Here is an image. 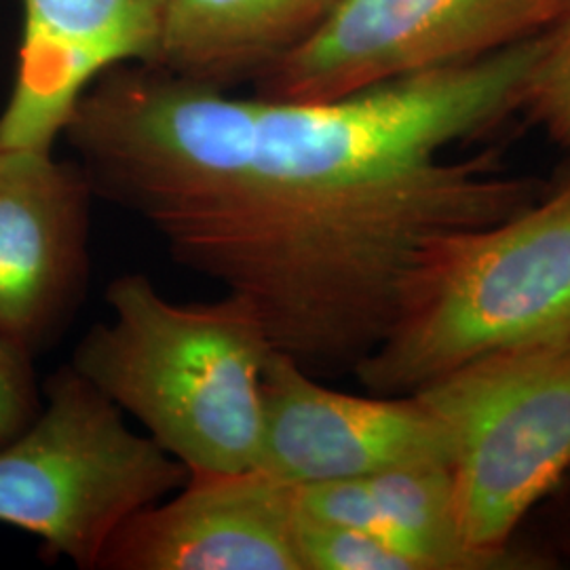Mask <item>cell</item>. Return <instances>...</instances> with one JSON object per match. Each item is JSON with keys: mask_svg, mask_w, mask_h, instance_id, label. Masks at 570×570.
<instances>
[{"mask_svg": "<svg viewBox=\"0 0 570 570\" xmlns=\"http://www.w3.org/2000/svg\"><path fill=\"white\" fill-rule=\"evenodd\" d=\"M539 37L324 102L239 98L159 66L94 82L63 129L100 202L258 315L313 374L387 338L431 249L548 188L452 146L522 112Z\"/></svg>", "mask_w": 570, "mask_h": 570, "instance_id": "obj_1", "label": "cell"}, {"mask_svg": "<svg viewBox=\"0 0 570 570\" xmlns=\"http://www.w3.org/2000/svg\"><path fill=\"white\" fill-rule=\"evenodd\" d=\"M104 298L110 317L82 334L70 366L190 473L256 468L275 346L249 305L176 303L144 273H122Z\"/></svg>", "mask_w": 570, "mask_h": 570, "instance_id": "obj_2", "label": "cell"}, {"mask_svg": "<svg viewBox=\"0 0 570 570\" xmlns=\"http://www.w3.org/2000/svg\"><path fill=\"white\" fill-rule=\"evenodd\" d=\"M570 332V197L546 193L510 220L431 249L387 338L353 374L407 395L494 353Z\"/></svg>", "mask_w": 570, "mask_h": 570, "instance_id": "obj_3", "label": "cell"}, {"mask_svg": "<svg viewBox=\"0 0 570 570\" xmlns=\"http://www.w3.org/2000/svg\"><path fill=\"white\" fill-rule=\"evenodd\" d=\"M188 468L70 364L42 383L37 419L0 449V524L41 539L47 558L100 570L115 534L183 489Z\"/></svg>", "mask_w": 570, "mask_h": 570, "instance_id": "obj_4", "label": "cell"}, {"mask_svg": "<svg viewBox=\"0 0 570 570\" xmlns=\"http://www.w3.org/2000/svg\"><path fill=\"white\" fill-rule=\"evenodd\" d=\"M449 440L463 537L490 556L570 473V332L459 367L414 391Z\"/></svg>", "mask_w": 570, "mask_h": 570, "instance_id": "obj_5", "label": "cell"}, {"mask_svg": "<svg viewBox=\"0 0 570 570\" xmlns=\"http://www.w3.org/2000/svg\"><path fill=\"white\" fill-rule=\"evenodd\" d=\"M558 7L560 0H336L252 89L287 102L343 98L530 41Z\"/></svg>", "mask_w": 570, "mask_h": 570, "instance_id": "obj_6", "label": "cell"}, {"mask_svg": "<svg viewBox=\"0 0 570 570\" xmlns=\"http://www.w3.org/2000/svg\"><path fill=\"white\" fill-rule=\"evenodd\" d=\"M96 199L77 159L0 148V338L32 360L87 298Z\"/></svg>", "mask_w": 570, "mask_h": 570, "instance_id": "obj_7", "label": "cell"}, {"mask_svg": "<svg viewBox=\"0 0 570 570\" xmlns=\"http://www.w3.org/2000/svg\"><path fill=\"white\" fill-rule=\"evenodd\" d=\"M431 459L449 463L446 431L414 393L336 391L289 355L271 353L256 468L294 487H311Z\"/></svg>", "mask_w": 570, "mask_h": 570, "instance_id": "obj_8", "label": "cell"}, {"mask_svg": "<svg viewBox=\"0 0 570 570\" xmlns=\"http://www.w3.org/2000/svg\"><path fill=\"white\" fill-rule=\"evenodd\" d=\"M298 487L254 468L190 473L134 515L100 570H303Z\"/></svg>", "mask_w": 570, "mask_h": 570, "instance_id": "obj_9", "label": "cell"}, {"mask_svg": "<svg viewBox=\"0 0 570 570\" xmlns=\"http://www.w3.org/2000/svg\"><path fill=\"white\" fill-rule=\"evenodd\" d=\"M165 0H21L0 148L53 150L85 91L122 63L157 66Z\"/></svg>", "mask_w": 570, "mask_h": 570, "instance_id": "obj_10", "label": "cell"}, {"mask_svg": "<svg viewBox=\"0 0 570 570\" xmlns=\"http://www.w3.org/2000/svg\"><path fill=\"white\" fill-rule=\"evenodd\" d=\"M301 511L330 524L364 530L404 553L416 570H541L546 556L473 550L459 524L446 461H416L357 480L298 487Z\"/></svg>", "mask_w": 570, "mask_h": 570, "instance_id": "obj_11", "label": "cell"}, {"mask_svg": "<svg viewBox=\"0 0 570 570\" xmlns=\"http://www.w3.org/2000/svg\"><path fill=\"white\" fill-rule=\"evenodd\" d=\"M336 0H165L159 68L235 89L256 81L326 18Z\"/></svg>", "mask_w": 570, "mask_h": 570, "instance_id": "obj_12", "label": "cell"}, {"mask_svg": "<svg viewBox=\"0 0 570 570\" xmlns=\"http://www.w3.org/2000/svg\"><path fill=\"white\" fill-rule=\"evenodd\" d=\"M522 112L570 153V0H560L550 26L539 35Z\"/></svg>", "mask_w": 570, "mask_h": 570, "instance_id": "obj_13", "label": "cell"}, {"mask_svg": "<svg viewBox=\"0 0 570 570\" xmlns=\"http://www.w3.org/2000/svg\"><path fill=\"white\" fill-rule=\"evenodd\" d=\"M303 570H416L404 553L364 530L298 518Z\"/></svg>", "mask_w": 570, "mask_h": 570, "instance_id": "obj_14", "label": "cell"}, {"mask_svg": "<svg viewBox=\"0 0 570 570\" xmlns=\"http://www.w3.org/2000/svg\"><path fill=\"white\" fill-rule=\"evenodd\" d=\"M41 406L35 360L0 338V449L37 419Z\"/></svg>", "mask_w": 570, "mask_h": 570, "instance_id": "obj_15", "label": "cell"}, {"mask_svg": "<svg viewBox=\"0 0 570 570\" xmlns=\"http://www.w3.org/2000/svg\"><path fill=\"white\" fill-rule=\"evenodd\" d=\"M550 193H556V195H564V197H570V167L558 178V183L553 184V188H548Z\"/></svg>", "mask_w": 570, "mask_h": 570, "instance_id": "obj_16", "label": "cell"}, {"mask_svg": "<svg viewBox=\"0 0 570 570\" xmlns=\"http://www.w3.org/2000/svg\"><path fill=\"white\" fill-rule=\"evenodd\" d=\"M567 541H569V550H570V515H569V529H567Z\"/></svg>", "mask_w": 570, "mask_h": 570, "instance_id": "obj_17", "label": "cell"}]
</instances>
